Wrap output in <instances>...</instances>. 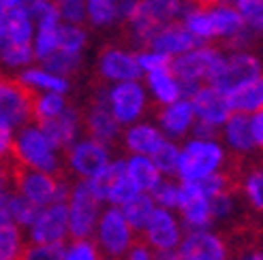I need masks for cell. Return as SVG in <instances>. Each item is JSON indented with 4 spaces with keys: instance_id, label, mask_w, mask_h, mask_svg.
I'll list each match as a JSON object with an SVG mask.
<instances>
[{
    "instance_id": "9a60e30c",
    "label": "cell",
    "mask_w": 263,
    "mask_h": 260,
    "mask_svg": "<svg viewBox=\"0 0 263 260\" xmlns=\"http://www.w3.org/2000/svg\"><path fill=\"white\" fill-rule=\"evenodd\" d=\"M191 105H193L195 115L199 118V122L212 124V126L225 124L233 113L229 107L227 94L218 92V90L212 85H201L199 92L191 98Z\"/></svg>"
},
{
    "instance_id": "ab89813d",
    "label": "cell",
    "mask_w": 263,
    "mask_h": 260,
    "mask_svg": "<svg viewBox=\"0 0 263 260\" xmlns=\"http://www.w3.org/2000/svg\"><path fill=\"white\" fill-rule=\"evenodd\" d=\"M152 199L161 205V209H174L180 201V186L172 184V181H161L152 190Z\"/></svg>"
},
{
    "instance_id": "7bdbcfd3",
    "label": "cell",
    "mask_w": 263,
    "mask_h": 260,
    "mask_svg": "<svg viewBox=\"0 0 263 260\" xmlns=\"http://www.w3.org/2000/svg\"><path fill=\"white\" fill-rule=\"evenodd\" d=\"M67 250H64V243H49V245H32L30 250V260H64Z\"/></svg>"
},
{
    "instance_id": "ba28073f",
    "label": "cell",
    "mask_w": 263,
    "mask_h": 260,
    "mask_svg": "<svg viewBox=\"0 0 263 260\" xmlns=\"http://www.w3.org/2000/svg\"><path fill=\"white\" fill-rule=\"evenodd\" d=\"M130 241H133V232H130V226L126 224L122 211L118 207L107 209L99 222L101 250L111 256H122L130 248Z\"/></svg>"
},
{
    "instance_id": "5bb4252c",
    "label": "cell",
    "mask_w": 263,
    "mask_h": 260,
    "mask_svg": "<svg viewBox=\"0 0 263 260\" xmlns=\"http://www.w3.org/2000/svg\"><path fill=\"white\" fill-rule=\"evenodd\" d=\"M201 38L193 36L186 28H184V24H169L165 28H161L156 32L148 47L156 54H167V56H182V54H189L193 49H199L201 47Z\"/></svg>"
},
{
    "instance_id": "7c38bea8",
    "label": "cell",
    "mask_w": 263,
    "mask_h": 260,
    "mask_svg": "<svg viewBox=\"0 0 263 260\" xmlns=\"http://www.w3.org/2000/svg\"><path fill=\"white\" fill-rule=\"evenodd\" d=\"M99 73L105 79H116V81H135L141 75V67L137 62V56L128 54L120 47H103L101 58H99Z\"/></svg>"
},
{
    "instance_id": "e0dca14e",
    "label": "cell",
    "mask_w": 263,
    "mask_h": 260,
    "mask_svg": "<svg viewBox=\"0 0 263 260\" xmlns=\"http://www.w3.org/2000/svg\"><path fill=\"white\" fill-rule=\"evenodd\" d=\"M69 162L75 173L92 179L107 168V149L95 141H84L77 147H73V151L69 154Z\"/></svg>"
},
{
    "instance_id": "d6986e66",
    "label": "cell",
    "mask_w": 263,
    "mask_h": 260,
    "mask_svg": "<svg viewBox=\"0 0 263 260\" xmlns=\"http://www.w3.org/2000/svg\"><path fill=\"white\" fill-rule=\"evenodd\" d=\"M86 128L92 137V141L99 143L105 147V143H111L118 135V120L111 111V105H107V100L101 98L92 105L88 120H86Z\"/></svg>"
},
{
    "instance_id": "5b68a950",
    "label": "cell",
    "mask_w": 263,
    "mask_h": 260,
    "mask_svg": "<svg viewBox=\"0 0 263 260\" xmlns=\"http://www.w3.org/2000/svg\"><path fill=\"white\" fill-rule=\"evenodd\" d=\"M60 177H49L47 173L34 171L28 164L15 160L11 156V181L20 190L24 199H28L36 205H54L58 197Z\"/></svg>"
},
{
    "instance_id": "603a6c76",
    "label": "cell",
    "mask_w": 263,
    "mask_h": 260,
    "mask_svg": "<svg viewBox=\"0 0 263 260\" xmlns=\"http://www.w3.org/2000/svg\"><path fill=\"white\" fill-rule=\"evenodd\" d=\"M193 120H195V111H193L191 100L180 98L178 102L167 105L161 111V124L167 133L174 135V137H180V135L186 133V130L193 126Z\"/></svg>"
},
{
    "instance_id": "8fae6325",
    "label": "cell",
    "mask_w": 263,
    "mask_h": 260,
    "mask_svg": "<svg viewBox=\"0 0 263 260\" xmlns=\"http://www.w3.org/2000/svg\"><path fill=\"white\" fill-rule=\"evenodd\" d=\"M178 254L182 260H225L227 245L218 235L208 230H191L182 239Z\"/></svg>"
},
{
    "instance_id": "f546056e",
    "label": "cell",
    "mask_w": 263,
    "mask_h": 260,
    "mask_svg": "<svg viewBox=\"0 0 263 260\" xmlns=\"http://www.w3.org/2000/svg\"><path fill=\"white\" fill-rule=\"evenodd\" d=\"M148 83L152 88L154 96L159 98L163 105H174L178 102L180 96V83L174 77L172 71H159V73H150L148 75Z\"/></svg>"
},
{
    "instance_id": "74e56055",
    "label": "cell",
    "mask_w": 263,
    "mask_h": 260,
    "mask_svg": "<svg viewBox=\"0 0 263 260\" xmlns=\"http://www.w3.org/2000/svg\"><path fill=\"white\" fill-rule=\"evenodd\" d=\"M77 60H80V56H73V54H67V51H51V54L43 60L45 69L51 71V75H58V73H71L77 69Z\"/></svg>"
},
{
    "instance_id": "277c9868",
    "label": "cell",
    "mask_w": 263,
    "mask_h": 260,
    "mask_svg": "<svg viewBox=\"0 0 263 260\" xmlns=\"http://www.w3.org/2000/svg\"><path fill=\"white\" fill-rule=\"evenodd\" d=\"M11 156L15 160L28 164L34 171L41 173H54L56 177L62 175L58 168V160L54 156V149L43 137V133L39 128H24L17 141H13L11 145Z\"/></svg>"
},
{
    "instance_id": "6da1fadb",
    "label": "cell",
    "mask_w": 263,
    "mask_h": 260,
    "mask_svg": "<svg viewBox=\"0 0 263 260\" xmlns=\"http://www.w3.org/2000/svg\"><path fill=\"white\" fill-rule=\"evenodd\" d=\"M225 164V151L214 141H191L180 151L178 175L182 181H201L220 171Z\"/></svg>"
},
{
    "instance_id": "f6af8a7d",
    "label": "cell",
    "mask_w": 263,
    "mask_h": 260,
    "mask_svg": "<svg viewBox=\"0 0 263 260\" xmlns=\"http://www.w3.org/2000/svg\"><path fill=\"white\" fill-rule=\"evenodd\" d=\"M233 194H216V197L208 199L210 201V211H212V218H225L231 213L233 209Z\"/></svg>"
},
{
    "instance_id": "ee69618b",
    "label": "cell",
    "mask_w": 263,
    "mask_h": 260,
    "mask_svg": "<svg viewBox=\"0 0 263 260\" xmlns=\"http://www.w3.org/2000/svg\"><path fill=\"white\" fill-rule=\"evenodd\" d=\"M64 260H99V252L97 245L92 241H75L71 245V250H67Z\"/></svg>"
},
{
    "instance_id": "30bf717a",
    "label": "cell",
    "mask_w": 263,
    "mask_h": 260,
    "mask_svg": "<svg viewBox=\"0 0 263 260\" xmlns=\"http://www.w3.org/2000/svg\"><path fill=\"white\" fill-rule=\"evenodd\" d=\"M69 230V207L64 203H54L41 211L39 220L32 224L30 239L32 245H49L60 243Z\"/></svg>"
},
{
    "instance_id": "2e32d148",
    "label": "cell",
    "mask_w": 263,
    "mask_h": 260,
    "mask_svg": "<svg viewBox=\"0 0 263 260\" xmlns=\"http://www.w3.org/2000/svg\"><path fill=\"white\" fill-rule=\"evenodd\" d=\"M109 105L111 111L116 115L118 124H128L137 120L143 113V107H146V96H143V90L139 83L135 81H124L118 83L111 94H109Z\"/></svg>"
},
{
    "instance_id": "e575fe53",
    "label": "cell",
    "mask_w": 263,
    "mask_h": 260,
    "mask_svg": "<svg viewBox=\"0 0 263 260\" xmlns=\"http://www.w3.org/2000/svg\"><path fill=\"white\" fill-rule=\"evenodd\" d=\"M154 166L159 168V173H167V175H174L178 173V162H180V149L169 141H163L161 147L152 154Z\"/></svg>"
},
{
    "instance_id": "7402d4cb",
    "label": "cell",
    "mask_w": 263,
    "mask_h": 260,
    "mask_svg": "<svg viewBox=\"0 0 263 260\" xmlns=\"http://www.w3.org/2000/svg\"><path fill=\"white\" fill-rule=\"evenodd\" d=\"M32 26L30 17L22 9H9L3 15V38L7 45H30Z\"/></svg>"
},
{
    "instance_id": "52a82bcc",
    "label": "cell",
    "mask_w": 263,
    "mask_h": 260,
    "mask_svg": "<svg viewBox=\"0 0 263 260\" xmlns=\"http://www.w3.org/2000/svg\"><path fill=\"white\" fill-rule=\"evenodd\" d=\"M99 201L92 194L88 181H80L71 192V207H69V230L75 241H84L97 222Z\"/></svg>"
},
{
    "instance_id": "7a4b0ae2",
    "label": "cell",
    "mask_w": 263,
    "mask_h": 260,
    "mask_svg": "<svg viewBox=\"0 0 263 260\" xmlns=\"http://www.w3.org/2000/svg\"><path fill=\"white\" fill-rule=\"evenodd\" d=\"M225 67V56L220 54V49L216 47H199L193 49L189 54L176 56L172 60L169 71L174 73L178 81H193V83H201L208 81L212 83L218 73Z\"/></svg>"
},
{
    "instance_id": "4fadbf2b",
    "label": "cell",
    "mask_w": 263,
    "mask_h": 260,
    "mask_svg": "<svg viewBox=\"0 0 263 260\" xmlns=\"http://www.w3.org/2000/svg\"><path fill=\"white\" fill-rule=\"evenodd\" d=\"M148 245L156 248L159 252H167V250H176L180 243V228L178 222L174 220V215L167 209H154L143 232H139Z\"/></svg>"
},
{
    "instance_id": "d6a6232c",
    "label": "cell",
    "mask_w": 263,
    "mask_h": 260,
    "mask_svg": "<svg viewBox=\"0 0 263 260\" xmlns=\"http://www.w3.org/2000/svg\"><path fill=\"white\" fill-rule=\"evenodd\" d=\"M64 111V98L56 92H49V94H36V100H34V113L32 118L36 124H43L51 118H56Z\"/></svg>"
},
{
    "instance_id": "9c48e42d",
    "label": "cell",
    "mask_w": 263,
    "mask_h": 260,
    "mask_svg": "<svg viewBox=\"0 0 263 260\" xmlns=\"http://www.w3.org/2000/svg\"><path fill=\"white\" fill-rule=\"evenodd\" d=\"M178 207L182 211L184 224L191 230H203L212 224V211H210V201L201 194L197 181H182L180 184V201Z\"/></svg>"
},
{
    "instance_id": "8992f818",
    "label": "cell",
    "mask_w": 263,
    "mask_h": 260,
    "mask_svg": "<svg viewBox=\"0 0 263 260\" xmlns=\"http://www.w3.org/2000/svg\"><path fill=\"white\" fill-rule=\"evenodd\" d=\"M259 77H263V67L259 58L248 54V51H238V54L225 58V67L210 85L222 94H231L233 90L242 88L248 81H255Z\"/></svg>"
},
{
    "instance_id": "b9f144b4",
    "label": "cell",
    "mask_w": 263,
    "mask_h": 260,
    "mask_svg": "<svg viewBox=\"0 0 263 260\" xmlns=\"http://www.w3.org/2000/svg\"><path fill=\"white\" fill-rule=\"evenodd\" d=\"M32 56H34V51L30 49V45H7L0 49V58L9 67H20V64L30 62Z\"/></svg>"
},
{
    "instance_id": "ac0fdd59",
    "label": "cell",
    "mask_w": 263,
    "mask_h": 260,
    "mask_svg": "<svg viewBox=\"0 0 263 260\" xmlns=\"http://www.w3.org/2000/svg\"><path fill=\"white\" fill-rule=\"evenodd\" d=\"M77 111L73 109H64L60 115L51 118L43 124H39V130L43 133V137L47 139V143L51 145V149H69L71 143L75 139L77 133Z\"/></svg>"
},
{
    "instance_id": "c3c4849f",
    "label": "cell",
    "mask_w": 263,
    "mask_h": 260,
    "mask_svg": "<svg viewBox=\"0 0 263 260\" xmlns=\"http://www.w3.org/2000/svg\"><path fill=\"white\" fill-rule=\"evenodd\" d=\"M193 133H195L197 141H212L216 137V126L205 124V122H197L193 126Z\"/></svg>"
},
{
    "instance_id": "83f0119b",
    "label": "cell",
    "mask_w": 263,
    "mask_h": 260,
    "mask_svg": "<svg viewBox=\"0 0 263 260\" xmlns=\"http://www.w3.org/2000/svg\"><path fill=\"white\" fill-rule=\"evenodd\" d=\"M163 141H165V137L156 128H152L148 124H139V126L128 130V135H126V147L133 149L139 156H146V154L152 156L156 149L161 147Z\"/></svg>"
},
{
    "instance_id": "f5cc1de1",
    "label": "cell",
    "mask_w": 263,
    "mask_h": 260,
    "mask_svg": "<svg viewBox=\"0 0 263 260\" xmlns=\"http://www.w3.org/2000/svg\"><path fill=\"white\" fill-rule=\"evenodd\" d=\"M17 3H20V0H0V7H3L5 11H9V9H15Z\"/></svg>"
},
{
    "instance_id": "4316f807",
    "label": "cell",
    "mask_w": 263,
    "mask_h": 260,
    "mask_svg": "<svg viewBox=\"0 0 263 260\" xmlns=\"http://www.w3.org/2000/svg\"><path fill=\"white\" fill-rule=\"evenodd\" d=\"M210 19H212V34L214 38H231L235 34H240L246 24L240 17V13L229 7H214L210 9Z\"/></svg>"
},
{
    "instance_id": "f1b7e54d",
    "label": "cell",
    "mask_w": 263,
    "mask_h": 260,
    "mask_svg": "<svg viewBox=\"0 0 263 260\" xmlns=\"http://www.w3.org/2000/svg\"><path fill=\"white\" fill-rule=\"evenodd\" d=\"M152 211H154L152 197H148V194H141V192L137 194L133 201H128L122 207V215L126 220V224L130 226V230H137V232H143V228H146Z\"/></svg>"
},
{
    "instance_id": "d4e9b609",
    "label": "cell",
    "mask_w": 263,
    "mask_h": 260,
    "mask_svg": "<svg viewBox=\"0 0 263 260\" xmlns=\"http://www.w3.org/2000/svg\"><path fill=\"white\" fill-rule=\"evenodd\" d=\"M126 175L130 177V181L137 186V190L143 192H152L156 186L161 184V173L159 168L154 166V162L146 156H135L130 158L126 164Z\"/></svg>"
},
{
    "instance_id": "d590c367",
    "label": "cell",
    "mask_w": 263,
    "mask_h": 260,
    "mask_svg": "<svg viewBox=\"0 0 263 260\" xmlns=\"http://www.w3.org/2000/svg\"><path fill=\"white\" fill-rule=\"evenodd\" d=\"M235 11L240 13L246 28L257 34H263V0H240Z\"/></svg>"
},
{
    "instance_id": "44dd1931",
    "label": "cell",
    "mask_w": 263,
    "mask_h": 260,
    "mask_svg": "<svg viewBox=\"0 0 263 260\" xmlns=\"http://www.w3.org/2000/svg\"><path fill=\"white\" fill-rule=\"evenodd\" d=\"M229 107L233 113H248L253 115L263 109V77L255 81H248L242 88L233 90L231 94H227Z\"/></svg>"
},
{
    "instance_id": "4dcf8cb0",
    "label": "cell",
    "mask_w": 263,
    "mask_h": 260,
    "mask_svg": "<svg viewBox=\"0 0 263 260\" xmlns=\"http://www.w3.org/2000/svg\"><path fill=\"white\" fill-rule=\"evenodd\" d=\"M20 81L26 83V85H30V88H34V90L36 88H45V90H49V92H56V94H62V92H67V90H69V83L64 81L62 77L45 73V71H39V69L26 71L20 77Z\"/></svg>"
},
{
    "instance_id": "3957f363",
    "label": "cell",
    "mask_w": 263,
    "mask_h": 260,
    "mask_svg": "<svg viewBox=\"0 0 263 260\" xmlns=\"http://www.w3.org/2000/svg\"><path fill=\"white\" fill-rule=\"evenodd\" d=\"M36 90L22 83L20 79H9L0 75V122L11 128L26 126L34 113Z\"/></svg>"
},
{
    "instance_id": "60d3db41",
    "label": "cell",
    "mask_w": 263,
    "mask_h": 260,
    "mask_svg": "<svg viewBox=\"0 0 263 260\" xmlns=\"http://www.w3.org/2000/svg\"><path fill=\"white\" fill-rule=\"evenodd\" d=\"M172 56L167 54H156V51H143V54L137 56V62L141 71H148V73H159V71H169L172 67Z\"/></svg>"
},
{
    "instance_id": "7dc6e473",
    "label": "cell",
    "mask_w": 263,
    "mask_h": 260,
    "mask_svg": "<svg viewBox=\"0 0 263 260\" xmlns=\"http://www.w3.org/2000/svg\"><path fill=\"white\" fill-rule=\"evenodd\" d=\"M251 130H253L255 145L263 149V109L251 115Z\"/></svg>"
},
{
    "instance_id": "836d02e7",
    "label": "cell",
    "mask_w": 263,
    "mask_h": 260,
    "mask_svg": "<svg viewBox=\"0 0 263 260\" xmlns=\"http://www.w3.org/2000/svg\"><path fill=\"white\" fill-rule=\"evenodd\" d=\"M86 43V34L77 26H58V36H56V49L67 51V54L80 56V49Z\"/></svg>"
},
{
    "instance_id": "bcb514c9",
    "label": "cell",
    "mask_w": 263,
    "mask_h": 260,
    "mask_svg": "<svg viewBox=\"0 0 263 260\" xmlns=\"http://www.w3.org/2000/svg\"><path fill=\"white\" fill-rule=\"evenodd\" d=\"M11 126L7 122H0V162L11 158Z\"/></svg>"
},
{
    "instance_id": "681fc988",
    "label": "cell",
    "mask_w": 263,
    "mask_h": 260,
    "mask_svg": "<svg viewBox=\"0 0 263 260\" xmlns=\"http://www.w3.org/2000/svg\"><path fill=\"white\" fill-rule=\"evenodd\" d=\"M240 260H263V250L244 248V250L240 252Z\"/></svg>"
},
{
    "instance_id": "f35d334b",
    "label": "cell",
    "mask_w": 263,
    "mask_h": 260,
    "mask_svg": "<svg viewBox=\"0 0 263 260\" xmlns=\"http://www.w3.org/2000/svg\"><path fill=\"white\" fill-rule=\"evenodd\" d=\"M88 15L97 26L109 24L116 19V0H88Z\"/></svg>"
},
{
    "instance_id": "484cf974",
    "label": "cell",
    "mask_w": 263,
    "mask_h": 260,
    "mask_svg": "<svg viewBox=\"0 0 263 260\" xmlns=\"http://www.w3.org/2000/svg\"><path fill=\"white\" fill-rule=\"evenodd\" d=\"M240 188L244 190V197L251 203L253 209L263 211V160L253 162V164L242 162Z\"/></svg>"
},
{
    "instance_id": "ffe728a7",
    "label": "cell",
    "mask_w": 263,
    "mask_h": 260,
    "mask_svg": "<svg viewBox=\"0 0 263 260\" xmlns=\"http://www.w3.org/2000/svg\"><path fill=\"white\" fill-rule=\"evenodd\" d=\"M225 139L238 154H251L257 147L251 130V115L231 113V118L225 122Z\"/></svg>"
},
{
    "instance_id": "8d00e7d4",
    "label": "cell",
    "mask_w": 263,
    "mask_h": 260,
    "mask_svg": "<svg viewBox=\"0 0 263 260\" xmlns=\"http://www.w3.org/2000/svg\"><path fill=\"white\" fill-rule=\"evenodd\" d=\"M137 194H139V190H137V186L133 184V181H130V177L128 175H122L111 186V190L107 194V201H111L114 205H122L124 207L128 201H133Z\"/></svg>"
},
{
    "instance_id": "db71d44e",
    "label": "cell",
    "mask_w": 263,
    "mask_h": 260,
    "mask_svg": "<svg viewBox=\"0 0 263 260\" xmlns=\"http://www.w3.org/2000/svg\"><path fill=\"white\" fill-rule=\"evenodd\" d=\"M240 0H218V7H229V9H235L238 7Z\"/></svg>"
},
{
    "instance_id": "cb8c5ba5",
    "label": "cell",
    "mask_w": 263,
    "mask_h": 260,
    "mask_svg": "<svg viewBox=\"0 0 263 260\" xmlns=\"http://www.w3.org/2000/svg\"><path fill=\"white\" fill-rule=\"evenodd\" d=\"M30 250L15 224L0 222V260H30Z\"/></svg>"
},
{
    "instance_id": "1f68e13d",
    "label": "cell",
    "mask_w": 263,
    "mask_h": 260,
    "mask_svg": "<svg viewBox=\"0 0 263 260\" xmlns=\"http://www.w3.org/2000/svg\"><path fill=\"white\" fill-rule=\"evenodd\" d=\"M9 209H11V220H15V222L22 224V226H32L39 220V215H41V211H43L41 205L24 199L22 194H13Z\"/></svg>"
},
{
    "instance_id": "f907efd6",
    "label": "cell",
    "mask_w": 263,
    "mask_h": 260,
    "mask_svg": "<svg viewBox=\"0 0 263 260\" xmlns=\"http://www.w3.org/2000/svg\"><path fill=\"white\" fill-rule=\"evenodd\" d=\"M152 260H182V258L176 250H167V252H156L152 256Z\"/></svg>"
},
{
    "instance_id": "816d5d0a",
    "label": "cell",
    "mask_w": 263,
    "mask_h": 260,
    "mask_svg": "<svg viewBox=\"0 0 263 260\" xmlns=\"http://www.w3.org/2000/svg\"><path fill=\"white\" fill-rule=\"evenodd\" d=\"M197 9H214L218 7V0H191Z\"/></svg>"
}]
</instances>
